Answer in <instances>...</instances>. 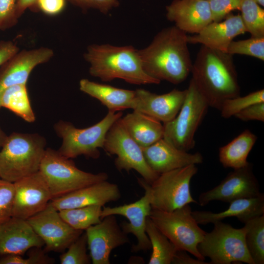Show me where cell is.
Returning a JSON list of instances; mask_svg holds the SVG:
<instances>
[{"mask_svg": "<svg viewBox=\"0 0 264 264\" xmlns=\"http://www.w3.org/2000/svg\"><path fill=\"white\" fill-rule=\"evenodd\" d=\"M187 37L175 25L157 33L148 46L138 50L145 72L160 81L175 85L184 81L192 66Z\"/></svg>", "mask_w": 264, "mask_h": 264, "instance_id": "cell-1", "label": "cell"}, {"mask_svg": "<svg viewBox=\"0 0 264 264\" xmlns=\"http://www.w3.org/2000/svg\"><path fill=\"white\" fill-rule=\"evenodd\" d=\"M232 56L202 45L192 63L191 80L209 106L219 110L225 100L240 95Z\"/></svg>", "mask_w": 264, "mask_h": 264, "instance_id": "cell-2", "label": "cell"}, {"mask_svg": "<svg viewBox=\"0 0 264 264\" xmlns=\"http://www.w3.org/2000/svg\"><path fill=\"white\" fill-rule=\"evenodd\" d=\"M89 73L104 82L121 79L133 85L159 84L161 81L143 69L138 50L132 45H89L84 53Z\"/></svg>", "mask_w": 264, "mask_h": 264, "instance_id": "cell-3", "label": "cell"}, {"mask_svg": "<svg viewBox=\"0 0 264 264\" xmlns=\"http://www.w3.org/2000/svg\"><path fill=\"white\" fill-rule=\"evenodd\" d=\"M45 146V138L37 133L7 136L0 150V178L14 183L38 172Z\"/></svg>", "mask_w": 264, "mask_h": 264, "instance_id": "cell-4", "label": "cell"}, {"mask_svg": "<svg viewBox=\"0 0 264 264\" xmlns=\"http://www.w3.org/2000/svg\"><path fill=\"white\" fill-rule=\"evenodd\" d=\"M39 171L49 187L52 199L107 180L109 177L105 172L92 174L78 169L70 158L51 148L46 149Z\"/></svg>", "mask_w": 264, "mask_h": 264, "instance_id": "cell-5", "label": "cell"}, {"mask_svg": "<svg viewBox=\"0 0 264 264\" xmlns=\"http://www.w3.org/2000/svg\"><path fill=\"white\" fill-rule=\"evenodd\" d=\"M122 112L109 111L99 122L84 129L76 128L72 123L62 120L54 125V130L63 142L58 150L63 156L73 158L81 155L97 159L103 148L106 134L113 124L122 117Z\"/></svg>", "mask_w": 264, "mask_h": 264, "instance_id": "cell-6", "label": "cell"}, {"mask_svg": "<svg viewBox=\"0 0 264 264\" xmlns=\"http://www.w3.org/2000/svg\"><path fill=\"white\" fill-rule=\"evenodd\" d=\"M192 211L189 204L172 211L152 209L149 217L177 250H185L204 261L205 258L199 252L198 246L206 232L199 226Z\"/></svg>", "mask_w": 264, "mask_h": 264, "instance_id": "cell-7", "label": "cell"}, {"mask_svg": "<svg viewBox=\"0 0 264 264\" xmlns=\"http://www.w3.org/2000/svg\"><path fill=\"white\" fill-rule=\"evenodd\" d=\"M198 244L199 252L210 264L244 263L254 264L245 242V228H235L222 221L215 222Z\"/></svg>", "mask_w": 264, "mask_h": 264, "instance_id": "cell-8", "label": "cell"}, {"mask_svg": "<svg viewBox=\"0 0 264 264\" xmlns=\"http://www.w3.org/2000/svg\"><path fill=\"white\" fill-rule=\"evenodd\" d=\"M207 102L191 79L176 116L165 123L163 138L177 148L188 152L195 145V135L208 108Z\"/></svg>", "mask_w": 264, "mask_h": 264, "instance_id": "cell-9", "label": "cell"}, {"mask_svg": "<svg viewBox=\"0 0 264 264\" xmlns=\"http://www.w3.org/2000/svg\"><path fill=\"white\" fill-rule=\"evenodd\" d=\"M197 172L198 168L192 164L160 174L151 184L144 180L152 209L172 211L191 203H198L190 189L191 180Z\"/></svg>", "mask_w": 264, "mask_h": 264, "instance_id": "cell-10", "label": "cell"}, {"mask_svg": "<svg viewBox=\"0 0 264 264\" xmlns=\"http://www.w3.org/2000/svg\"><path fill=\"white\" fill-rule=\"evenodd\" d=\"M103 148L109 154L117 156L114 164L119 171L128 173L134 170L150 184L159 175L147 164L142 147L128 133L120 118L108 131Z\"/></svg>", "mask_w": 264, "mask_h": 264, "instance_id": "cell-11", "label": "cell"}, {"mask_svg": "<svg viewBox=\"0 0 264 264\" xmlns=\"http://www.w3.org/2000/svg\"><path fill=\"white\" fill-rule=\"evenodd\" d=\"M27 220L43 240L48 251L64 250L83 232L68 225L50 201L43 210Z\"/></svg>", "mask_w": 264, "mask_h": 264, "instance_id": "cell-12", "label": "cell"}, {"mask_svg": "<svg viewBox=\"0 0 264 264\" xmlns=\"http://www.w3.org/2000/svg\"><path fill=\"white\" fill-rule=\"evenodd\" d=\"M139 185L145 190L144 195L138 200L115 207H104L101 219L109 215H120L126 217L129 222L120 224L126 233L132 234L137 239V243L132 248L133 252L146 251L151 249L150 241L146 233V222L152 210L150 192L143 178H138Z\"/></svg>", "mask_w": 264, "mask_h": 264, "instance_id": "cell-13", "label": "cell"}, {"mask_svg": "<svg viewBox=\"0 0 264 264\" xmlns=\"http://www.w3.org/2000/svg\"><path fill=\"white\" fill-rule=\"evenodd\" d=\"M261 194L252 164L249 163L244 167L233 169L217 186L200 194L198 203L203 206L214 200L229 203L238 199L255 198Z\"/></svg>", "mask_w": 264, "mask_h": 264, "instance_id": "cell-14", "label": "cell"}, {"mask_svg": "<svg viewBox=\"0 0 264 264\" xmlns=\"http://www.w3.org/2000/svg\"><path fill=\"white\" fill-rule=\"evenodd\" d=\"M13 183L12 217L27 220L43 210L52 199L49 187L39 171Z\"/></svg>", "mask_w": 264, "mask_h": 264, "instance_id": "cell-15", "label": "cell"}, {"mask_svg": "<svg viewBox=\"0 0 264 264\" xmlns=\"http://www.w3.org/2000/svg\"><path fill=\"white\" fill-rule=\"evenodd\" d=\"M87 245L93 264H110L111 251L130 243V240L118 223L115 215L103 218L101 221L86 230Z\"/></svg>", "mask_w": 264, "mask_h": 264, "instance_id": "cell-16", "label": "cell"}, {"mask_svg": "<svg viewBox=\"0 0 264 264\" xmlns=\"http://www.w3.org/2000/svg\"><path fill=\"white\" fill-rule=\"evenodd\" d=\"M52 49L41 47L19 51L0 67V96L7 88L26 84L32 71L53 56Z\"/></svg>", "mask_w": 264, "mask_h": 264, "instance_id": "cell-17", "label": "cell"}, {"mask_svg": "<svg viewBox=\"0 0 264 264\" xmlns=\"http://www.w3.org/2000/svg\"><path fill=\"white\" fill-rule=\"evenodd\" d=\"M135 91L133 110L151 116L163 124L171 121L176 116L186 94V89H174L163 94H157L142 88Z\"/></svg>", "mask_w": 264, "mask_h": 264, "instance_id": "cell-18", "label": "cell"}, {"mask_svg": "<svg viewBox=\"0 0 264 264\" xmlns=\"http://www.w3.org/2000/svg\"><path fill=\"white\" fill-rule=\"evenodd\" d=\"M142 149L147 164L159 174L190 165L201 164L203 161L200 153L191 154L182 151L163 138Z\"/></svg>", "mask_w": 264, "mask_h": 264, "instance_id": "cell-19", "label": "cell"}, {"mask_svg": "<svg viewBox=\"0 0 264 264\" xmlns=\"http://www.w3.org/2000/svg\"><path fill=\"white\" fill-rule=\"evenodd\" d=\"M44 246L27 220L12 217L0 223V257L22 255L32 248Z\"/></svg>", "mask_w": 264, "mask_h": 264, "instance_id": "cell-20", "label": "cell"}, {"mask_svg": "<svg viewBox=\"0 0 264 264\" xmlns=\"http://www.w3.org/2000/svg\"><path fill=\"white\" fill-rule=\"evenodd\" d=\"M166 10L167 20L186 33L197 34L213 22L208 0H174Z\"/></svg>", "mask_w": 264, "mask_h": 264, "instance_id": "cell-21", "label": "cell"}, {"mask_svg": "<svg viewBox=\"0 0 264 264\" xmlns=\"http://www.w3.org/2000/svg\"><path fill=\"white\" fill-rule=\"evenodd\" d=\"M121 192L118 185L102 181L51 200L58 211L91 205L104 206L107 203L118 200Z\"/></svg>", "mask_w": 264, "mask_h": 264, "instance_id": "cell-22", "label": "cell"}, {"mask_svg": "<svg viewBox=\"0 0 264 264\" xmlns=\"http://www.w3.org/2000/svg\"><path fill=\"white\" fill-rule=\"evenodd\" d=\"M245 29L241 15L229 14L225 20L212 22L198 33L187 37L188 44H200L208 48L226 52L230 43Z\"/></svg>", "mask_w": 264, "mask_h": 264, "instance_id": "cell-23", "label": "cell"}, {"mask_svg": "<svg viewBox=\"0 0 264 264\" xmlns=\"http://www.w3.org/2000/svg\"><path fill=\"white\" fill-rule=\"evenodd\" d=\"M228 208L219 213L208 211H192L198 224L205 225L222 221L229 217H236L243 223L250 220L264 215V195L258 197L236 199L229 202Z\"/></svg>", "mask_w": 264, "mask_h": 264, "instance_id": "cell-24", "label": "cell"}, {"mask_svg": "<svg viewBox=\"0 0 264 264\" xmlns=\"http://www.w3.org/2000/svg\"><path fill=\"white\" fill-rule=\"evenodd\" d=\"M82 92L99 100L109 111H120L133 107L135 91L117 88L82 79L79 82Z\"/></svg>", "mask_w": 264, "mask_h": 264, "instance_id": "cell-25", "label": "cell"}, {"mask_svg": "<svg viewBox=\"0 0 264 264\" xmlns=\"http://www.w3.org/2000/svg\"><path fill=\"white\" fill-rule=\"evenodd\" d=\"M130 135L142 148L149 146L163 138L164 125L156 119L133 110L120 118Z\"/></svg>", "mask_w": 264, "mask_h": 264, "instance_id": "cell-26", "label": "cell"}, {"mask_svg": "<svg viewBox=\"0 0 264 264\" xmlns=\"http://www.w3.org/2000/svg\"><path fill=\"white\" fill-rule=\"evenodd\" d=\"M257 139V136L246 129L228 144L220 147L219 158L222 166L237 169L247 166L248 155Z\"/></svg>", "mask_w": 264, "mask_h": 264, "instance_id": "cell-27", "label": "cell"}, {"mask_svg": "<svg viewBox=\"0 0 264 264\" xmlns=\"http://www.w3.org/2000/svg\"><path fill=\"white\" fill-rule=\"evenodd\" d=\"M5 108L28 122H33L35 115L31 106L26 84L6 88L0 96V108Z\"/></svg>", "mask_w": 264, "mask_h": 264, "instance_id": "cell-28", "label": "cell"}, {"mask_svg": "<svg viewBox=\"0 0 264 264\" xmlns=\"http://www.w3.org/2000/svg\"><path fill=\"white\" fill-rule=\"evenodd\" d=\"M145 231L150 241L152 249L148 264H172L177 249L156 227L149 217L146 220Z\"/></svg>", "mask_w": 264, "mask_h": 264, "instance_id": "cell-29", "label": "cell"}, {"mask_svg": "<svg viewBox=\"0 0 264 264\" xmlns=\"http://www.w3.org/2000/svg\"><path fill=\"white\" fill-rule=\"evenodd\" d=\"M245 242L254 264H264V215L244 223Z\"/></svg>", "mask_w": 264, "mask_h": 264, "instance_id": "cell-30", "label": "cell"}, {"mask_svg": "<svg viewBox=\"0 0 264 264\" xmlns=\"http://www.w3.org/2000/svg\"><path fill=\"white\" fill-rule=\"evenodd\" d=\"M101 206L91 205L59 211L62 218L76 230H84L101 220Z\"/></svg>", "mask_w": 264, "mask_h": 264, "instance_id": "cell-31", "label": "cell"}, {"mask_svg": "<svg viewBox=\"0 0 264 264\" xmlns=\"http://www.w3.org/2000/svg\"><path fill=\"white\" fill-rule=\"evenodd\" d=\"M245 31L251 37H264V10L254 0H242L240 10Z\"/></svg>", "mask_w": 264, "mask_h": 264, "instance_id": "cell-32", "label": "cell"}, {"mask_svg": "<svg viewBox=\"0 0 264 264\" xmlns=\"http://www.w3.org/2000/svg\"><path fill=\"white\" fill-rule=\"evenodd\" d=\"M264 102V89H261L245 96H238L228 99L222 103L220 111L222 117L227 119L248 107L258 103Z\"/></svg>", "mask_w": 264, "mask_h": 264, "instance_id": "cell-33", "label": "cell"}, {"mask_svg": "<svg viewBox=\"0 0 264 264\" xmlns=\"http://www.w3.org/2000/svg\"><path fill=\"white\" fill-rule=\"evenodd\" d=\"M226 53L251 56L264 61V37H254L238 41H232Z\"/></svg>", "mask_w": 264, "mask_h": 264, "instance_id": "cell-34", "label": "cell"}, {"mask_svg": "<svg viewBox=\"0 0 264 264\" xmlns=\"http://www.w3.org/2000/svg\"><path fill=\"white\" fill-rule=\"evenodd\" d=\"M87 237L83 233L67 247L60 257L61 264H89L90 256L87 253Z\"/></svg>", "mask_w": 264, "mask_h": 264, "instance_id": "cell-35", "label": "cell"}, {"mask_svg": "<svg viewBox=\"0 0 264 264\" xmlns=\"http://www.w3.org/2000/svg\"><path fill=\"white\" fill-rule=\"evenodd\" d=\"M14 183L0 178V223L12 217Z\"/></svg>", "mask_w": 264, "mask_h": 264, "instance_id": "cell-36", "label": "cell"}, {"mask_svg": "<svg viewBox=\"0 0 264 264\" xmlns=\"http://www.w3.org/2000/svg\"><path fill=\"white\" fill-rule=\"evenodd\" d=\"M213 21L220 22L230 13L240 10L242 0H208Z\"/></svg>", "mask_w": 264, "mask_h": 264, "instance_id": "cell-37", "label": "cell"}, {"mask_svg": "<svg viewBox=\"0 0 264 264\" xmlns=\"http://www.w3.org/2000/svg\"><path fill=\"white\" fill-rule=\"evenodd\" d=\"M53 263V260L42 251L33 252L27 258L21 255L8 254L0 258V264H46Z\"/></svg>", "mask_w": 264, "mask_h": 264, "instance_id": "cell-38", "label": "cell"}, {"mask_svg": "<svg viewBox=\"0 0 264 264\" xmlns=\"http://www.w3.org/2000/svg\"><path fill=\"white\" fill-rule=\"evenodd\" d=\"M17 1V0H0V30L11 27L18 22Z\"/></svg>", "mask_w": 264, "mask_h": 264, "instance_id": "cell-39", "label": "cell"}, {"mask_svg": "<svg viewBox=\"0 0 264 264\" xmlns=\"http://www.w3.org/2000/svg\"><path fill=\"white\" fill-rule=\"evenodd\" d=\"M72 4L82 9L93 8L104 14L119 5L118 0H68Z\"/></svg>", "mask_w": 264, "mask_h": 264, "instance_id": "cell-40", "label": "cell"}, {"mask_svg": "<svg viewBox=\"0 0 264 264\" xmlns=\"http://www.w3.org/2000/svg\"><path fill=\"white\" fill-rule=\"evenodd\" d=\"M234 117L243 121H264V102L253 104L237 113Z\"/></svg>", "mask_w": 264, "mask_h": 264, "instance_id": "cell-41", "label": "cell"}, {"mask_svg": "<svg viewBox=\"0 0 264 264\" xmlns=\"http://www.w3.org/2000/svg\"><path fill=\"white\" fill-rule=\"evenodd\" d=\"M65 5L66 0H38L36 8L45 14L55 15L63 10Z\"/></svg>", "mask_w": 264, "mask_h": 264, "instance_id": "cell-42", "label": "cell"}, {"mask_svg": "<svg viewBox=\"0 0 264 264\" xmlns=\"http://www.w3.org/2000/svg\"><path fill=\"white\" fill-rule=\"evenodd\" d=\"M20 51L19 48L13 42H0V67Z\"/></svg>", "mask_w": 264, "mask_h": 264, "instance_id": "cell-43", "label": "cell"}, {"mask_svg": "<svg viewBox=\"0 0 264 264\" xmlns=\"http://www.w3.org/2000/svg\"><path fill=\"white\" fill-rule=\"evenodd\" d=\"M188 252L182 250H177L172 264H209L204 261L192 258Z\"/></svg>", "mask_w": 264, "mask_h": 264, "instance_id": "cell-44", "label": "cell"}, {"mask_svg": "<svg viewBox=\"0 0 264 264\" xmlns=\"http://www.w3.org/2000/svg\"><path fill=\"white\" fill-rule=\"evenodd\" d=\"M38 0H17L16 4V16L19 19L28 8H36Z\"/></svg>", "mask_w": 264, "mask_h": 264, "instance_id": "cell-45", "label": "cell"}, {"mask_svg": "<svg viewBox=\"0 0 264 264\" xmlns=\"http://www.w3.org/2000/svg\"><path fill=\"white\" fill-rule=\"evenodd\" d=\"M7 137V135L0 127V149L4 143Z\"/></svg>", "mask_w": 264, "mask_h": 264, "instance_id": "cell-46", "label": "cell"}, {"mask_svg": "<svg viewBox=\"0 0 264 264\" xmlns=\"http://www.w3.org/2000/svg\"><path fill=\"white\" fill-rule=\"evenodd\" d=\"M261 6H264V0H254Z\"/></svg>", "mask_w": 264, "mask_h": 264, "instance_id": "cell-47", "label": "cell"}, {"mask_svg": "<svg viewBox=\"0 0 264 264\" xmlns=\"http://www.w3.org/2000/svg\"></svg>", "mask_w": 264, "mask_h": 264, "instance_id": "cell-48", "label": "cell"}]
</instances>
